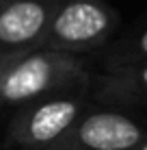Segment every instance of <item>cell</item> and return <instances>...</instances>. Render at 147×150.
I'll use <instances>...</instances> for the list:
<instances>
[{
  "mask_svg": "<svg viewBox=\"0 0 147 150\" xmlns=\"http://www.w3.org/2000/svg\"><path fill=\"white\" fill-rule=\"evenodd\" d=\"M134 150H147V139H145V142H141V144H139V146H136Z\"/></svg>",
  "mask_w": 147,
  "mask_h": 150,
  "instance_id": "8",
  "label": "cell"
},
{
  "mask_svg": "<svg viewBox=\"0 0 147 150\" xmlns=\"http://www.w3.org/2000/svg\"><path fill=\"white\" fill-rule=\"evenodd\" d=\"M61 0H4L0 4V57L39 50Z\"/></svg>",
  "mask_w": 147,
  "mask_h": 150,
  "instance_id": "5",
  "label": "cell"
},
{
  "mask_svg": "<svg viewBox=\"0 0 147 150\" xmlns=\"http://www.w3.org/2000/svg\"><path fill=\"white\" fill-rule=\"evenodd\" d=\"M145 139V115L117 107L91 105L50 150H134Z\"/></svg>",
  "mask_w": 147,
  "mask_h": 150,
  "instance_id": "4",
  "label": "cell"
},
{
  "mask_svg": "<svg viewBox=\"0 0 147 150\" xmlns=\"http://www.w3.org/2000/svg\"><path fill=\"white\" fill-rule=\"evenodd\" d=\"M7 59L9 57H0V74H2V68H4V63H7Z\"/></svg>",
  "mask_w": 147,
  "mask_h": 150,
  "instance_id": "9",
  "label": "cell"
},
{
  "mask_svg": "<svg viewBox=\"0 0 147 150\" xmlns=\"http://www.w3.org/2000/svg\"><path fill=\"white\" fill-rule=\"evenodd\" d=\"M89 98L93 105L141 109L147 107V61L89 72Z\"/></svg>",
  "mask_w": 147,
  "mask_h": 150,
  "instance_id": "6",
  "label": "cell"
},
{
  "mask_svg": "<svg viewBox=\"0 0 147 150\" xmlns=\"http://www.w3.org/2000/svg\"><path fill=\"white\" fill-rule=\"evenodd\" d=\"M2 2H4V0H0V4H2Z\"/></svg>",
  "mask_w": 147,
  "mask_h": 150,
  "instance_id": "10",
  "label": "cell"
},
{
  "mask_svg": "<svg viewBox=\"0 0 147 150\" xmlns=\"http://www.w3.org/2000/svg\"><path fill=\"white\" fill-rule=\"evenodd\" d=\"M89 63L78 54L33 50L9 57L0 74V105L22 107L89 79Z\"/></svg>",
  "mask_w": 147,
  "mask_h": 150,
  "instance_id": "2",
  "label": "cell"
},
{
  "mask_svg": "<svg viewBox=\"0 0 147 150\" xmlns=\"http://www.w3.org/2000/svg\"><path fill=\"white\" fill-rule=\"evenodd\" d=\"M117 22L119 13L104 0H61L41 48L78 57L89 54L106 44Z\"/></svg>",
  "mask_w": 147,
  "mask_h": 150,
  "instance_id": "3",
  "label": "cell"
},
{
  "mask_svg": "<svg viewBox=\"0 0 147 150\" xmlns=\"http://www.w3.org/2000/svg\"><path fill=\"white\" fill-rule=\"evenodd\" d=\"M141 61H147V26L136 37L119 41L110 52H106L102 68L110 70V68H119V65L141 63Z\"/></svg>",
  "mask_w": 147,
  "mask_h": 150,
  "instance_id": "7",
  "label": "cell"
},
{
  "mask_svg": "<svg viewBox=\"0 0 147 150\" xmlns=\"http://www.w3.org/2000/svg\"><path fill=\"white\" fill-rule=\"evenodd\" d=\"M93 105L89 98V79L67 89L54 91L15 107L9 122L4 148L9 150H50Z\"/></svg>",
  "mask_w": 147,
  "mask_h": 150,
  "instance_id": "1",
  "label": "cell"
}]
</instances>
